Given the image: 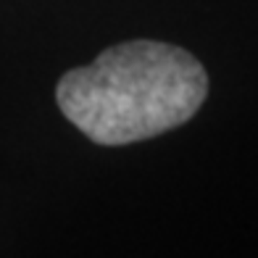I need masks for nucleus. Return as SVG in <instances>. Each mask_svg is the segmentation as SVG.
<instances>
[{
  "instance_id": "f257e3e1",
  "label": "nucleus",
  "mask_w": 258,
  "mask_h": 258,
  "mask_svg": "<svg viewBox=\"0 0 258 258\" xmlns=\"http://www.w3.org/2000/svg\"><path fill=\"white\" fill-rule=\"evenodd\" d=\"M208 95L192 53L158 40H129L58 79L61 113L95 145H129L182 126Z\"/></svg>"
}]
</instances>
